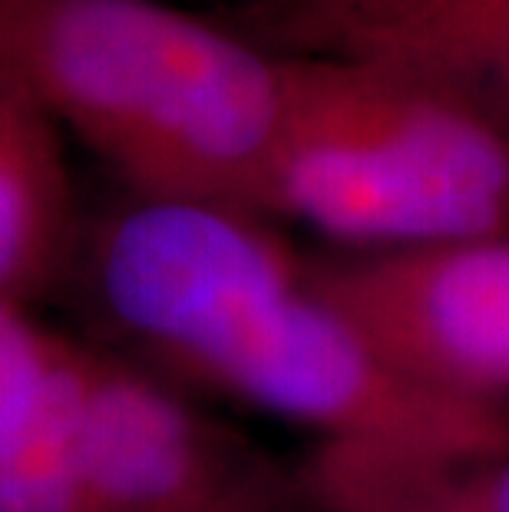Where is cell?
Segmentation results:
<instances>
[{
    "instance_id": "cell-9",
    "label": "cell",
    "mask_w": 509,
    "mask_h": 512,
    "mask_svg": "<svg viewBox=\"0 0 509 512\" xmlns=\"http://www.w3.org/2000/svg\"><path fill=\"white\" fill-rule=\"evenodd\" d=\"M77 344L34 311L0 304V460L47 423L70 384Z\"/></svg>"
},
{
    "instance_id": "cell-4",
    "label": "cell",
    "mask_w": 509,
    "mask_h": 512,
    "mask_svg": "<svg viewBox=\"0 0 509 512\" xmlns=\"http://www.w3.org/2000/svg\"><path fill=\"white\" fill-rule=\"evenodd\" d=\"M77 460L83 512H311L298 463L83 337Z\"/></svg>"
},
{
    "instance_id": "cell-2",
    "label": "cell",
    "mask_w": 509,
    "mask_h": 512,
    "mask_svg": "<svg viewBox=\"0 0 509 512\" xmlns=\"http://www.w3.org/2000/svg\"><path fill=\"white\" fill-rule=\"evenodd\" d=\"M0 73L126 192L268 215L285 57L242 30L166 0H0Z\"/></svg>"
},
{
    "instance_id": "cell-3",
    "label": "cell",
    "mask_w": 509,
    "mask_h": 512,
    "mask_svg": "<svg viewBox=\"0 0 509 512\" xmlns=\"http://www.w3.org/2000/svg\"><path fill=\"white\" fill-rule=\"evenodd\" d=\"M285 80L275 222L357 252L509 235L506 116L384 63L285 57Z\"/></svg>"
},
{
    "instance_id": "cell-7",
    "label": "cell",
    "mask_w": 509,
    "mask_h": 512,
    "mask_svg": "<svg viewBox=\"0 0 509 512\" xmlns=\"http://www.w3.org/2000/svg\"><path fill=\"white\" fill-rule=\"evenodd\" d=\"M298 470L311 512H509V437L318 440Z\"/></svg>"
},
{
    "instance_id": "cell-6",
    "label": "cell",
    "mask_w": 509,
    "mask_h": 512,
    "mask_svg": "<svg viewBox=\"0 0 509 512\" xmlns=\"http://www.w3.org/2000/svg\"><path fill=\"white\" fill-rule=\"evenodd\" d=\"M248 24L285 57L384 63L509 119V0H252Z\"/></svg>"
},
{
    "instance_id": "cell-5",
    "label": "cell",
    "mask_w": 509,
    "mask_h": 512,
    "mask_svg": "<svg viewBox=\"0 0 509 512\" xmlns=\"http://www.w3.org/2000/svg\"><path fill=\"white\" fill-rule=\"evenodd\" d=\"M311 278L394 374L457 407L509 417V235L311 255Z\"/></svg>"
},
{
    "instance_id": "cell-8",
    "label": "cell",
    "mask_w": 509,
    "mask_h": 512,
    "mask_svg": "<svg viewBox=\"0 0 509 512\" xmlns=\"http://www.w3.org/2000/svg\"><path fill=\"white\" fill-rule=\"evenodd\" d=\"M83 225L67 136L0 73V304L34 311L70 288Z\"/></svg>"
},
{
    "instance_id": "cell-1",
    "label": "cell",
    "mask_w": 509,
    "mask_h": 512,
    "mask_svg": "<svg viewBox=\"0 0 509 512\" xmlns=\"http://www.w3.org/2000/svg\"><path fill=\"white\" fill-rule=\"evenodd\" d=\"M70 288L93 344L318 440L509 437V417L394 374L318 291L311 255L252 209L126 192L86 219Z\"/></svg>"
}]
</instances>
